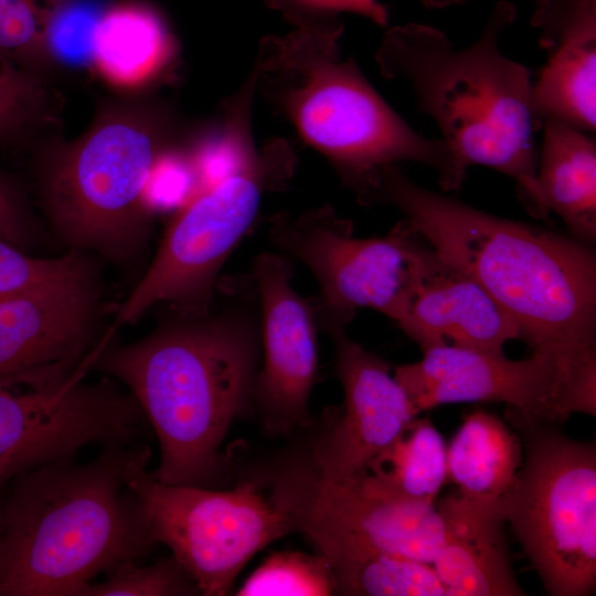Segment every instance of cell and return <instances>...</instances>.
<instances>
[{
	"instance_id": "cell-14",
	"label": "cell",
	"mask_w": 596,
	"mask_h": 596,
	"mask_svg": "<svg viewBox=\"0 0 596 596\" xmlns=\"http://www.w3.org/2000/svg\"><path fill=\"white\" fill-rule=\"evenodd\" d=\"M330 338L344 404L328 414L326 432L306 457L321 481L344 486L360 480L370 462L418 414L387 362L350 339L347 331Z\"/></svg>"
},
{
	"instance_id": "cell-22",
	"label": "cell",
	"mask_w": 596,
	"mask_h": 596,
	"mask_svg": "<svg viewBox=\"0 0 596 596\" xmlns=\"http://www.w3.org/2000/svg\"><path fill=\"white\" fill-rule=\"evenodd\" d=\"M446 445L428 418H415L369 465L358 482L369 491L433 505L447 480Z\"/></svg>"
},
{
	"instance_id": "cell-11",
	"label": "cell",
	"mask_w": 596,
	"mask_h": 596,
	"mask_svg": "<svg viewBox=\"0 0 596 596\" xmlns=\"http://www.w3.org/2000/svg\"><path fill=\"white\" fill-rule=\"evenodd\" d=\"M394 377L415 411L458 402H500L533 421L557 424L574 413L596 414V352L570 354L551 349L522 360L441 345Z\"/></svg>"
},
{
	"instance_id": "cell-34",
	"label": "cell",
	"mask_w": 596,
	"mask_h": 596,
	"mask_svg": "<svg viewBox=\"0 0 596 596\" xmlns=\"http://www.w3.org/2000/svg\"><path fill=\"white\" fill-rule=\"evenodd\" d=\"M1 507H2V501H1V499H0V514H1Z\"/></svg>"
},
{
	"instance_id": "cell-1",
	"label": "cell",
	"mask_w": 596,
	"mask_h": 596,
	"mask_svg": "<svg viewBox=\"0 0 596 596\" xmlns=\"http://www.w3.org/2000/svg\"><path fill=\"white\" fill-rule=\"evenodd\" d=\"M224 301L201 315L175 313L145 338L107 344L91 368L124 384L160 449L152 476L166 483L216 488L228 476L221 447L253 407L260 365V319L252 275L220 284Z\"/></svg>"
},
{
	"instance_id": "cell-19",
	"label": "cell",
	"mask_w": 596,
	"mask_h": 596,
	"mask_svg": "<svg viewBox=\"0 0 596 596\" xmlns=\"http://www.w3.org/2000/svg\"><path fill=\"white\" fill-rule=\"evenodd\" d=\"M538 158L536 187L541 217L556 213L574 238L596 240V145L581 130L547 119Z\"/></svg>"
},
{
	"instance_id": "cell-21",
	"label": "cell",
	"mask_w": 596,
	"mask_h": 596,
	"mask_svg": "<svg viewBox=\"0 0 596 596\" xmlns=\"http://www.w3.org/2000/svg\"><path fill=\"white\" fill-rule=\"evenodd\" d=\"M522 459L519 435L496 415L475 411L446 450L447 479L462 498L497 501L513 483Z\"/></svg>"
},
{
	"instance_id": "cell-3",
	"label": "cell",
	"mask_w": 596,
	"mask_h": 596,
	"mask_svg": "<svg viewBox=\"0 0 596 596\" xmlns=\"http://www.w3.org/2000/svg\"><path fill=\"white\" fill-rule=\"evenodd\" d=\"M290 22L260 41L255 86L333 166L359 202L385 167L413 161L437 172L445 191L467 171L443 139L417 134L377 94L353 58L344 60L336 13L294 0H266Z\"/></svg>"
},
{
	"instance_id": "cell-24",
	"label": "cell",
	"mask_w": 596,
	"mask_h": 596,
	"mask_svg": "<svg viewBox=\"0 0 596 596\" xmlns=\"http://www.w3.org/2000/svg\"><path fill=\"white\" fill-rule=\"evenodd\" d=\"M238 596L337 595L327 558L300 551L272 553L241 585Z\"/></svg>"
},
{
	"instance_id": "cell-33",
	"label": "cell",
	"mask_w": 596,
	"mask_h": 596,
	"mask_svg": "<svg viewBox=\"0 0 596 596\" xmlns=\"http://www.w3.org/2000/svg\"><path fill=\"white\" fill-rule=\"evenodd\" d=\"M469 0H421L422 4L428 9H441L453 4H461Z\"/></svg>"
},
{
	"instance_id": "cell-16",
	"label": "cell",
	"mask_w": 596,
	"mask_h": 596,
	"mask_svg": "<svg viewBox=\"0 0 596 596\" xmlns=\"http://www.w3.org/2000/svg\"><path fill=\"white\" fill-rule=\"evenodd\" d=\"M422 352L441 345L504 354L521 339L517 323L472 278L441 258L397 322Z\"/></svg>"
},
{
	"instance_id": "cell-26",
	"label": "cell",
	"mask_w": 596,
	"mask_h": 596,
	"mask_svg": "<svg viewBox=\"0 0 596 596\" xmlns=\"http://www.w3.org/2000/svg\"><path fill=\"white\" fill-rule=\"evenodd\" d=\"M94 273L79 249L56 258H38L0 240V301L67 279Z\"/></svg>"
},
{
	"instance_id": "cell-15",
	"label": "cell",
	"mask_w": 596,
	"mask_h": 596,
	"mask_svg": "<svg viewBox=\"0 0 596 596\" xmlns=\"http://www.w3.org/2000/svg\"><path fill=\"white\" fill-rule=\"evenodd\" d=\"M100 307L94 273L0 301V380H63L91 365Z\"/></svg>"
},
{
	"instance_id": "cell-29",
	"label": "cell",
	"mask_w": 596,
	"mask_h": 596,
	"mask_svg": "<svg viewBox=\"0 0 596 596\" xmlns=\"http://www.w3.org/2000/svg\"><path fill=\"white\" fill-rule=\"evenodd\" d=\"M0 53V141L29 127L44 106L40 82Z\"/></svg>"
},
{
	"instance_id": "cell-5",
	"label": "cell",
	"mask_w": 596,
	"mask_h": 596,
	"mask_svg": "<svg viewBox=\"0 0 596 596\" xmlns=\"http://www.w3.org/2000/svg\"><path fill=\"white\" fill-rule=\"evenodd\" d=\"M515 17L511 2L499 1L480 36L464 49L428 25L394 26L375 60L383 76L409 85L461 168L479 164L512 178L523 205L541 217L531 76L498 45Z\"/></svg>"
},
{
	"instance_id": "cell-6",
	"label": "cell",
	"mask_w": 596,
	"mask_h": 596,
	"mask_svg": "<svg viewBox=\"0 0 596 596\" xmlns=\"http://www.w3.org/2000/svg\"><path fill=\"white\" fill-rule=\"evenodd\" d=\"M523 447L521 467L499 500L550 595L587 596L596 586V447L556 424L509 408Z\"/></svg>"
},
{
	"instance_id": "cell-13",
	"label": "cell",
	"mask_w": 596,
	"mask_h": 596,
	"mask_svg": "<svg viewBox=\"0 0 596 596\" xmlns=\"http://www.w3.org/2000/svg\"><path fill=\"white\" fill-rule=\"evenodd\" d=\"M294 265L284 254L255 257L262 359L253 407L272 437H287L311 425L309 398L317 380L318 343L312 304L292 286Z\"/></svg>"
},
{
	"instance_id": "cell-28",
	"label": "cell",
	"mask_w": 596,
	"mask_h": 596,
	"mask_svg": "<svg viewBox=\"0 0 596 596\" xmlns=\"http://www.w3.org/2000/svg\"><path fill=\"white\" fill-rule=\"evenodd\" d=\"M104 9L96 0H64L45 32L46 55L71 66L92 62L94 34Z\"/></svg>"
},
{
	"instance_id": "cell-10",
	"label": "cell",
	"mask_w": 596,
	"mask_h": 596,
	"mask_svg": "<svg viewBox=\"0 0 596 596\" xmlns=\"http://www.w3.org/2000/svg\"><path fill=\"white\" fill-rule=\"evenodd\" d=\"M158 156L151 132L136 120L107 119L92 129L44 174L57 236L117 262L135 256L149 235L143 194Z\"/></svg>"
},
{
	"instance_id": "cell-30",
	"label": "cell",
	"mask_w": 596,
	"mask_h": 596,
	"mask_svg": "<svg viewBox=\"0 0 596 596\" xmlns=\"http://www.w3.org/2000/svg\"><path fill=\"white\" fill-rule=\"evenodd\" d=\"M192 181V167L180 155L159 153L145 189L147 207L181 201L191 190Z\"/></svg>"
},
{
	"instance_id": "cell-32",
	"label": "cell",
	"mask_w": 596,
	"mask_h": 596,
	"mask_svg": "<svg viewBox=\"0 0 596 596\" xmlns=\"http://www.w3.org/2000/svg\"><path fill=\"white\" fill-rule=\"evenodd\" d=\"M304 6L328 12L361 14L379 25H386L387 11L377 0H294Z\"/></svg>"
},
{
	"instance_id": "cell-23",
	"label": "cell",
	"mask_w": 596,
	"mask_h": 596,
	"mask_svg": "<svg viewBox=\"0 0 596 596\" xmlns=\"http://www.w3.org/2000/svg\"><path fill=\"white\" fill-rule=\"evenodd\" d=\"M547 54L549 62L531 88L534 130L554 119L583 132H594L596 43L560 46Z\"/></svg>"
},
{
	"instance_id": "cell-8",
	"label": "cell",
	"mask_w": 596,
	"mask_h": 596,
	"mask_svg": "<svg viewBox=\"0 0 596 596\" xmlns=\"http://www.w3.org/2000/svg\"><path fill=\"white\" fill-rule=\"evenodd\" d=\"M150 457L143 445L129 465V485L143 505L153 541L170 549L201 595L228 594L256 553L299 532L298 518L278 500L264 472L231 489L170 485L148 470Z\"/></svg>"
},
{
	"instance_id": "cell-7",
	"label": "cell",
	"mask_w": 596,
	"mask_h": 596,
	"mask_svg": "<svg viewBox=\"0 0 596 596\" xmlns=\"http://www.w3.org/2000/svg\"><path fill=\"white\" fill-rule=\"evenodd\" d=\"M268 235L281 254L313 275L319 288L311 300L315 320L329 337L347 331L361 308L400 322L440 259L406 220L383 237L361 238L353 235L352 222L329 205L298 215L277 213Z\"/></svg>"
},
{
	"instance_id": "cell-27",
	"label": "cell",
	"mask_w": 596,
	"mask_h": 596,
	"mask_svg": "<svg viewBox=\"0 0 596 596\" xmlns=\"http://www.w3.org/2000/svg\"><path fill=\"white\" fill-rule=\"evenodd\" d=\"M64 0H0V53L13 62L46 55L45 32Z\"/></svg>"
},
{
	"instance_id": "cell-18",
	"label": "cell",
	"mask_w": 596,
	"mask_h": 596,
	"mask_svg": "<svg viewBox=\"0 0 596 596\" xmlns=\"http://www.w3.org/2000/svg\"><path fill=\"white\" fill-rule=\"evenodd\" d=\"M298 518L299 532L330 564L337 595H446L430 564L386 552L332 522L308 514Z\"/></svg>"
},
{
	"instance_id": "cell-20",
	"label": "cell",
	"mask_w": 596,
	"mask_h": 596,
	"mask_svg": "<svg viewBox=\"0 0 596 596\" xmlns=\"http://www.w3.org/2000/svg\"><path fill=\"white\" fill-rule=\"evenodd\" d=\"M174 40L160 14L139 2L104 9L94 34L93 60L109 84L137 88L171 61Z\"/></svg>"
},
{
	"instance_id": "cell-9",
	"label": "cell",
	"mask_w": 596,
	"mask_h": 596,
	"mask_svg": "<svg viewBox=\"0 0 596 596\" xmlns=\"http://www.w3.org/2000/svg\"><path fill=\"white\" fill-rule=\"evenodd\" d=\"M292 169L289 149L281 142L272 143L242 169L196 195L169 225L106 336L110 338L120 326L136 322L162 302L181 313L206 312L219 274L254 223L264 194L285 183Z\"/></svg>"
},
{
	"instance_id": "cell-4",
	"label": "cell",
	"mask_w": 596,
	"mask_h": 596,
	"mask_svg": "<svg viewBox=\"0 0 596 596\" xmlns=\"http://www.w3.org/2000/svg\"><path fill=\"white\" fill-rule=\"evenodd\" d=\"M143 445H107L93 460L13 479L0 514V596H79L100 573L156 545L128 468Z\"/></svg>"
},
{
	"instance_id": "cell-25",
	"label": "cell",
	"mask_w": 596,
	"mask_h": 596,
	"mask_svg": "<svg viewBox=\"0 0 596 596\" xmlns=\"http://www.w3.org/2000/svg\"><path fill=\"white\" fill-rule=\"evenodd\" d=\"M125 561L109 571L102 583L85 586L79 596H183L201 595L187 572L173 557L147 566Z\"/></svg>"
},
{
	"instance_id": "cell-17",
	"label": "cell",
	"mask_w": 596,
	"mask_h": 596,
	"mask_svg": "<svg viewBox=\"0 0 596 596\" xmlns=\"http://www.w3.org/2000/svg\"><path fill=\"white\" fill-rule=\"evenodd\" d=\"M443 544L432 566L448 596H521L504 533L499 500L476 501L458 496L436 507Z\"/></svg>"
},
{
	"instance_id": "cell-12",
	"label": "cell",
	"mask_w": 596,
	"mask_h": 596,
	"mask_svg": "<svg viewBox=\"0 0 596 596\" xmlns=\"http://www.w3.org/2000/svg\"><path fill=\"white\" fill-rule=\"evenodd\" d=\"M86 369L60 381L0 380V489L85 446L128 445L146 433L135 397L115 383L83 382Z\"/></svg>"
},
{
	"instance_id": "cell-2",
	"label": "cell",
	"mask_w": 596,
	"mask_h": 596,
	"mask_svg": "<svg viewBox=\"0 0 596 596\" xmlns=\"http://www.w3.org/2000/svg\"><path fill=\"white\" fill-rule=\"evenodd\" d=\"M397 207L438 256L477 281L517 323L532 351H596L592 245L499 217L383 168L363 204Z\"/></svg>"
},
{
	"instance_id": "cell-31",
	"label": "cell",
	"mask_w": 596,
	"mask_h": 596,
	"mask_svg": "<svg viewBox=\"0 0 596 596\" xmlns=\"http://www.w3.org/2000/svg\"><path fill=\"white\" fill-rule=\"evenodd\" d=\"M30 236L29 219L20 199L11 185L0 177V240L20 247Z\"/></svg>"
}]
</instances>
